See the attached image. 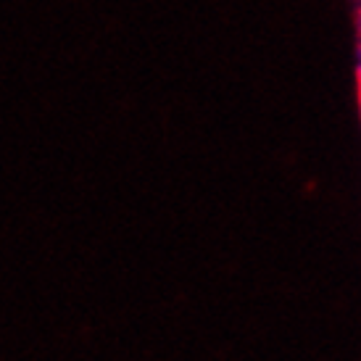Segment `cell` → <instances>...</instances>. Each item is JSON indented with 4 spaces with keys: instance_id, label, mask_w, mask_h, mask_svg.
<instances>
[{
    "instance_id": "obj_1",
    "label": "cell",
    "mask_w": 361,
    "mask_h": 361,
    "mask_svg": "<svg viewBox=\"0 0 361 361\" xmlns=\"http://www.w3.org/2000/svg\"><path fill=\"white\" fill-rule=\"evenodd\" d=\"M359 101H361V51H359Z\"/></svg>"
}]
</instances>
